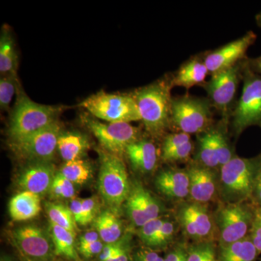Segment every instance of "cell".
Segmentation results:
<instances>
[{
    "mask_svg": "<svg viewBox=\"0 0 261 261\" xmlns=\"http://www.w3.org/2000/svg\"><path fill=\"white\" fill-rule=\"evenodd\" d=\"M62 111V107L38 104L20 94L10 118V142L22 140L54 124Z\"/></svg>",
    "mask_w": 261,
    "mask_h": 261,
    "instance_id": "1",
    "label": "cell"
},
{
    "mask_svg": "<svg viewBox=\"0 0 261 261\" xmlns=\"http://www.w3.org/2000/svg\"><path fill=\"white\" fill-rule=\"evenodd\" d=\"M174 231L175 228L173 223L165 221L164 224L154 239L152 247L166 246L172 240Z\"/></svg>",
    "mask_w": 261,
    "mask_h": 261,
    "instance_id": "37",
    "label": "cell"
},
{
    "mask_svg": "<svg viewBox=\"0 0 261 261\" xmlns=\"http://www.w3.org/2000/svg\"><path fill=\"white\" fill-rule=\"evenodd\" d=\"M82 120L103 148L116 155L126 152L127 147L138 140V128L129 123H102L87 114Z\"/></svg>",
    "mask_w": 261,
    "mask_h": 261,
    "instance_id": "5",
    "label": "cell"
},
{
    "mask_svg": "<svg viewBox=\"0 0 261 261\" xmlns=\"http://www.w3.org/2000/svg\"><path fill=\"white\" fill-rule=\"evenodd\" d=\"M41 210L42 206L40 196L33 192H20L10 200V216L15 221L32 219L39 214Z\"/></svg>",
    "mask_w": 261,
    "mask_h": 261,
    "instance_id": "19",
    "label": "cell"
},
{
    "mask_svg": "<svg viewBox=\"0 0 261 261\" xmlns=\"http://www.w3.org/2000/svg\"><path fill=\"white\" fill-rule=\"evenodd\" d=\"M250 240L256 247L257 252H261V214L257 212L254 216L250 228Z\"/></svg>",
    "mask_w": 261,
    "mask_h": 261,
    "instance_id": "40",
    "label": "cell"
},
{
    "mask_svg": "<svg viewBox=\"0 0 261 261\" xmlns=\"http://www.w3.org/2000/svg\"><path fill=\"white\" fill-rule=\"evenodd\" d=\"M126 201L127 214L135 226L142 227L148 221H151L135 187L130 190L129 195Z\"/></svg>",
    "mask_w": 261,
    "mask_h": 261,
    "instance_id": "28",
    "label": "cell"
},
{
    "mask_svg": "<svg viewBox=\"0 0 261 261\" xmlns=\"http://www.w3.org/2000/svg\"><path fill=\"white\" fill-rule=\"evenodd\" d=\"M254 65H255V69H256L257 71L260 73L261 75V56L254 61Z\"/></svg>",
    "mask_w": 261,
    "mask_h": 261,
    "instance_id": "49",
    "label": "cell"
},
{
    "mask_svg": "<svg viewBox=\"0 0 261 261\" xmlns=\"http://www.w3.org/2000/svg\"><path fill=\"white\" fill-rule=\"evenodd\" d=\"M128 241L126 238L121 239L114 243L106 244L103 247L102 252L98 256L97 261H106L121 251L128 246Z\"/></svg>",
    "mask_w": 261,
    "mask_h": 261,
    "instance_id": "36",
    "label": "cell"
},
{
    "mask_svg": "<svg viewBox=\"0 0 261 261\" xmlns=\"http://www.w3.org/2000/svg\"><path fill=\"white\" fill-rule=\"evenodd\" d=\"M135 187L149 219L150 220L158 219L161 214V208L159 201L156 200L153 196L151 195L150 192L147 191L143 187L136 185Z\"/></svg>",
    "mask_w": 261,
    "mask_h": 261,
    "instance_id": "31",
    "label": "cell"
},
{
    "mask_svg": "<svg viewBox=\"0 0 261 261\" xmlns=\"http://www.w3.org/2000/svg\"><path fill=\"white\" fill-rule=\"evenodd\" d=\"M182 226L195 240H207L213 232V222L207 209L198 202L183 206L179 212Z\"/></svg>",
    "mask_w": 261,
    "mask_h": 261,
    "instance_id": "14",
    "label": "cell"
},
{
    "mask_svg": "<svg viewBox=\"0 0 261 261\" xmlns=\"http://www.w3.org/2000/svg\"><path fill=\"white\" fill-rule=\"evenodd\" d=\"M89 147L87 137L76 132L61 134L58 142V151L65 162L80 159Z\"/></svg>",
    "mask_w": 261,
    "mask_h": 261,
    "instance_id": "21",
    "label": "cell"
},
{
    "mask_svg": "<svg viewBox=\"0 0 261 261\" xmlns=\"http://www.w3.org/2000/svg\"><path fill=\"white\" fill-rule=\"evenodd\" d=\"M132 261H164V259L154 250L142 248L132 255Z\"/></svg>",
    "mask_w": 261,
    "mask_h": 261,
    "instance_id": "42",
    "label": "cell"
},
{
    "mask_svg": "<svg viewBox=\"0 0 261 261\" xmlns=\"http://www.w3.org/2000/svg\"><path fill=\"white\" fill-rule=\"evenodd\" d=\"M82 209L85 226L97 218L98 210H99V203L97 199L94 197L91 198L82 199Z\"/></svg>",
    "mask_w": 261,
    "mask_h": 261,
    "instance_id": "38",
    "label": "cell"
},
{
    "mask_svg": "<svg viewBox=\"0 0 261 261\" xmlns=\"http://www.w3.org/2000/svg\"><path fill=\"white\" fill-rule=\"evenodd\" d=\"M255 161L233 158L221 166V181L225 190L235 198L249 197L255 186Z\"/></svg>",
    "mask_w": 261,
    "mask_h": 261,
    "instance_id": "9",
    "label": "cell"
},
{
    "mask_svg": "<svg viewBox=\"0 0 261 261\" xmlns=\"http://www.w3.org/2000/svg\"><path fill=\"white\" fill-rule=\"evenodd\" d=\"M106 261H132L129 245Z\"/></svg>",
    "mask_w": 261,
    "mask_h": 261,
    "instance_id": "47",
    "label": "cell"
},
{
    "mask_svg": "<svg viewBox=\"0 0 261 261\" xmlns=\"http://www.w3.org/2000/svg\"><path fill=\"white\" fill-rule=\"evenodd\" d=\"M208 72L205 62L194 60L184 65L178 70L173 84L187 89L191 88L193 86L202 83Z\"/></svg>",
    "mask_w": 261,
    "mask_h": 261,
    "instance_id": "24",
    "label": "cell"
},
{
    "mask_svg": "<svg viewBox=\"0 0 261 261\" xmlns=\"http://www.w3.org/2000/svg\"><path fill=\"white\" fill-rule=\"evenodd\" d=\"M260 214H261V211H260Z\"/></svg>",
    "mask_w": 261,
    "mask_h": 261,
    "instance_id": "53",
    "label": "cell"
},
{
    "mask_svg": "<svg viewBox=\"0 0 261 261\" xmlns=\"http://www.w3.org/2000/svg\"><path fill=\"white\" fill-rule=\"evenodd\" d=\"M11 240L22 259L41 261L56 258L51 238L37 226H24L15 228L11 233Z\"/></svg>",
    "mask_w": 261,
    "mask_h": 261,
    "instance_id": "10",
    "label": "cell"
},
{
    "mask_svg": "<svg viewBox=\"0 0 261 261\" xmlns=\"http://www.w3.org/2000/svg\"><path fill=\"white\" fill-rule=\"evenodd\" d=\"M80 106L94 118L108 123H130L141 121L138 106L133 96L100 91L84 99Z\"/></svg>",
    "mask_w": 261,
    "mask_h": 261,
    "instance_id": "3",
    "label": "cell"
},
{
    "mask_svg": "<svg viewBox=\"0 0 261 261\" xmlns=\"http://www.w3.org/2000/svg\"><path fill=\"white\" fill-rule=\"evenodd\" d=\"M191 141L168 152H163V158L166 161H178L187 159L192 153Z\"/></svg>",
    "mask_w": 261,
    "mask_h": 261,
    "instance_id": "35",
    "label": "cell"
},
{
    "mask_svg": "<svg viewBox=\"0 0 261 261\" xmlns=\"http://www.w3.org/2000/svg\"><path fill=\"white\" fill-rule=\"evenodd\" d=\"M99 238H99L97 231H88V232L84 233L81 237L79 247L87 246V245H90L94 242L98 241V240H99Z\"/></svg>",
    "mask_w": 261,
    "mask_h": 261,
    "instance_id": "45",
    "label": "cell"
},
{
    "mask_svg": "<svg viewBox=\"0 0 261 261\" xmlns=\"http://www.w3.org/2000/svg\"><path fill=\"white\" fill-rule=\"evenodd\" d=\"M258 21L260 22V23L261 25V14L260 15H259Z\"/></svg>",
    "mask_w": 261,
    "mask_h": 261,
    "instance_id": "52",
    "label": "cell"
},
{
    "mask_svg": "<svg viewBox=\"0 0 261 261\" xmlns=\"http://www.w3.org/2000/svg\"><path fill=\"white\" fill-rule=\"evenodd\" d=\"M16 75H3L0 80V107L6 110L16 90Z\"/></svg>",
    "mask_w": 261,
    "mask_h": 261,
    "instance_id": "30",
    "label": "cell"
},
{
    "mask_svg": "<svg viewBox=\"0 0 261 261\" xmlns=\"http://www.w3.org/2000/svg\"><path fill=\"white\" fill-rule=\"evenodd\" d=\"M199 156L202 163L207 168L219 166L216 145L214 142V132H207L200 138Z\"/></svg>",
    "mask_w": 261,
    "mask_h": 261,
    "instance_id": "29",
    "label": "cell"
},
{
    "mask_svg": "<svg viewBox=\"0 0 261 261\" xmlns=\"http://www.w3.org/2000/svg\"><path fill=\"white\" fill-rule=\"evenodd\" d=\"M133 97L146 129L154 135L163 133L171 119L172 99L168 84H150L137 90Z\"/></svg>",
    "mask_w": 261,
    "mask_h": 261,
    "instance_id": "2",
    "label": "cell"
},
{
    "mask_svg": "<svg viewBox=\"0 0 261 261\" xmlns=\"http://www.w3.org/2000/svg\"><path fill=\"white\" fill-rule=\"evenodd\" d=\"M187 261H217L214 247L208 243L195 245L187 253Z\"/></svg>",
    "mask_w": 261,
    "mask_h": 261,
    "instance_id": "32",
    "label": "cell"
},
{
    "mask_svg": "<svg viewBox=\"0 0 261 261\" xmlns=\"http://www.w3.org/2000/svg\"><path fill=\"white\" fill-rule=\"evenodd\" d=\"M61 135V126L58 121L25 138L10 142V147L20 159L33 163L49 162L58 149Z\"/></svg>",
    "mask_w": 261,
    "mask_h": 261,
    "instance_id": "6",
    "label": "cell"
},
{
    "mask_svg": "<svg viewBox=\"0 0 261 261\" xmlns=\"http://www.w3.org/2000/svg\"><path fill=\"white\" fill-rule=\"evenodd\" d=\"M165 221L158 219L151 220L143 226L140 227L139 231V236L142 241L147 246L152 247L153 245L154 239L157 236L158 233L162 227Z\"/></svg>",
    "mask_w": 261,
    "mask_h": 261,
    "instance_id": "33",
    "label": "cell"
},
{
    "mask_svg": "<svg viewBox=\"0 0 261 261\" xmlns=\"http://www.w3.org/2000/svg\"><path fill=\"white\" fill-rule=\"evenodd\" d=\"M190 135L181 132L167 136L163 142V152H168L190 142Z\"/></svg>",
    "mask_w": 261,
    "mask_h": 261,
    "instance_id": "39",
    "label": "cell"
},
{
    "mask_svg": "<svg viewBox=\"0 0 261 261\" xmlns=\"http://www.w3.org/2000/svg\"><path fill=\"white\" fill-rule=\"evenodd\" d=\"M240 70L238 65L213 73L206 85V90L216 107L225 109L232 101L239 84Z\"/></svg>",
    "mask_w": 261,
    "mask_h": 261,
    "instance_id": "13",
    "label": "cell"
},
{
    "mask_svg": "<svg viewBox=\"0 0 261 261\" xmlns=\"http://www.w3.org/2000/svg\"><path fill=\"white\" fill-rule=\"evenodd\" d=\"M211 112L207 100L183 97L172 99L171 120L187 135L203 132L210 124Z\"/></svg>",
    "mask_w": 261,
    "mask_h": 261,
    "instance_id": "7",
    "label": "cell"
},
{
    "mask_svg": "<svg viewBox=\"0 0 261 261\" xmlns=\"http://www.w3.org/2000/svg\"><path fill=\"white\" fill-rule=\"evenodd\" d=\"M257 250L250 238L228 244L222 247L221 261H255Z\"/></svg>",
    "mask_w": 261,
    "mask_h": 261,
    "instance_id": "25",
    "label": "cell"
},
{
    "mask_svg": "<svg viewBox=\"0 0 261 261\" xmlns=\"http://www.w3.org/2000/svg\"><path fill=\"white\" fill-rule=\"evenodd\" d=\"M0 261H15V260L13 257L8 256V255H3Z\"/></svg>",
    "mask_w": 261,
    "mask_h": 261,
    "instance_id": "50",
    "label": "cell"
},
{
    "mask_svg": "<svg viewBox=\"0 0 261 261\" xmlns=\"http://www.w3.org/2000/svg\"><path fill=\"white\" fill-rule=\"evenodd\" d=\"M252 218L250 211L240 204H229L220 211L219 224L221 239L224 245L245 238Z\"/></svg>",
    "mask_w": 261,
    "mask_h": 261,
    "instance_id": "11",
    "label": "cell"
},
{
    "mask_svg": "<svg viewBox=\"0 0 261 261\" xmlns=\"http://www.w3.org/2000/svg\"><path fill=\"white\" fill-rule=\"evenodd\" d=\"M59 173L72 183L82 185L89 179L92 169L88 163L79 159L65 162Z\"/></svg>",
    "mask_w": 261,
    "mask_h": 261,
    "instance_id": "27",
    "label": "cell"
},
{
    "mask_svg": "<svg viewBox=\"0 0 261 261\" xmlns=\"http://www.w3.org/2000/svg\"><path fill=\"white\" fill-rule=\"evenodd\" d=\"M187 173L192 199L198 203L209 202L216 192V181L212 171L207 168L193 167Z\"/></svg>",
    "mask_w": 261,
    "mask_h": 261,
    "instance_id": "17",
    "label": "cell"
},
{
    "mask_svg": "<svg viewBox=\"0 0 261 261\" xmlns=\"http://www.w3.org/2000/svg\"><path fill=\"white\" fill-rule=\"evenodd\" d=\"M56 178L61 185L63 198H73L75 196V187L73 183L65 178L61 173H56Z\"/></svg>",
    "mask_w": 261,
    "mask_h": 261,
    "instance_id": "43",
    "label": "cell"
},
{
    "mask_svg": "<svg viewBox=\"0 0 261 261\" xmlns=\"http://www.w3.org/2000/svg\"><path fill=\"white\" fill-rule=\"evenodd\" d=\"M45 207L51 224L58 225L76 236V222L69 207L51 202H48Z\"/></svg>",
    "mask_w": 261,
    "mask_h": 261,
    "instance_id": "26",
    "label": "cell"
},
{
    "mask_svg": "<svg viewBox=\"0 0 261 261\" xmlns=\"http://www.w3.org/2000/svg\"><path fill=\"white\" fill-rule=\"evenodd\" d=\"M255 39L256 35L253 32H247L243 37L212 51L204 61L209 72L216 73L236 65Z\"/></svg>",
    "mask_w": 261,
    "mask_h": 261,
    "instance_id": "12",
    "label": "cell"
},
{
    "mask_svg": "<svg viewBox=\"0 0 261 261\" xmlns=\"http://www.w3.org/2000/svg\"><path fill=\"white\" fill-rule=\"evenodd\" d=\"M187 253L181 249L173 250L168 254L164 261H187Z\"/></svg>",
    "mask_w": 261,
    "mask_h": 261,
    "instance_id": "46",
    "label": "cell"
},
{
    "mask_svg": "<svg viewBox=\"0 0 261 261\" xmlns=\"http://www.w3.org/2000/svg\"><path fill=\"white\" fill-rule=\"evenodd\" d=\"M53 165L49 162H34L22 171L18 184L23 191L42 195L50 190L56 177Z\"/></svg>",
    "mask_w": 261,
    "mask_h": 261,
    "instance_id": "15",
    "label": "cell"
},
{
    "mask_svg": "<svg viewBox=\"0 0 261 261\" xmlns=\"http://www.w3.org/2000/svg\"><path fill=\"white\" fill-rule=\"evenodd\" d=\"M50 232L56 256L70 261H82L76 249L75 236L73 233L51 223Z\"/></svg>",
    "mask_w": 261,
    "mask_h": 261,
    "instance_id": "20",
    "label": "cell"
},
{
    "mask_svg": "<svg viewBox=\"0 0 261 261\" xmlns=\"http://www.w3.org/2000/svg\"><path fill=\"white\" fill-rule=\"evenodd\" d=\"M255 190H256L257 197L261 201V173L259 175L256 179V182H255Z\"/></svg>",
    "mask_w": 261,
    "mask_h": 261,
    "instance_id": "48",
    "label": "cell"
},
{
    "mask_svg": "<svg viewBox=\"0 0 261 261\" xmlns=\"http://www.w3.org/2000/svg\"><path fill=\"white\" fill-rule=\"evenodd\" d=\"M98 177V190L111 207L118 208L130 193L126 166L116 154L102 152Z\"/></svg>",
    "mask_w": 261,
    "mask_h": 261,
    "instance_id": "4",
    "label": "cell"
},
{
    "mask_svg": "<svg viewBox=\"0 0 261 261\" xmlns=\"http://www.w3.org/2000/svg\"><path fill=\"white\" fill-rule=\"evenodd\" d=\"M155 186L161 193L173 199H182L190 193L188 173L181 170H166L155 178Z\"/></svg>",
    "mask_w": 261,
    "mask_h": 261,
    "instance_id": "16",
    "label": "cell"
},
{
    "mask_svg": "<svg viewBox=\"0 0 261 261\" xmlns=\"http://www.w3.org/2000/svg\"><path fill=\"white\" fill-rule=\"evenodd\" d=\"M132 166L137 171L147 173L153 171L158 162L157 149L148 140H137L126 150Z\"/></svg>",
    "mask_w": 261,
    "mask_h": 261,
    "instance_id": "18",
    "label": "cell"
},
{
    "mask_svg": "<svg viewBox=\"0 0 261 261\" xmlns=\"http://www.w3.org/2000/svg\"><path fill=\"white\" fill-rule=\"evenodd\" d=\"M233 125L238 134L247 127L261 126V75L250 73L245 78L243 94L233 112Z\"/></svg>",
    "mask_w": 261,
    "mask_h": 261,
    "instance_id": "8",
    "label": "cell"
},
{
    "mask_svg": "<svg viewBox=\"0 0 261 261\" xmlns=\"http://www.w3.org/2000/svg\"><path fill=\"white\" fill-rule=\"evenodd\" d=\"M104 246L102 240H99L87 246L79 247L78 251L85 258H92V257L99 256Z\"/></svg>",
    "mask_w": 261,
    "mask_h": 261,
    "instance_id": "41",
    "label": "cell"
},
{
    "mask_svg": "<svg viewBox=\"0 0 261 261\" xmlns=\"http://www.w3.org/2000/svg\"><path fill=\"white\" fill-rule=\"evenodd\" d=\"M94 226L103 243H114L121 239V221L112 211H105L98 215L94 219Z\"/></svg>",
    "mask_w": 261,
    "mask_h": 261,
    "instance_id": "22",
    "label": "cell"
},
{
    "mask_svg": "<svg viewBox=\"0 0 261 261\" xmlns=\"http://www.w3.org/2000/svg\"><path fill=\"white\" fill-rule=\"evenodd\" d=\"M22 260H23V261H31V260H25V259H22ZM41 261H57V260H56V258H53V259H51V260H41Z\"/></svg>",
    "mask_w": 261,
    "mask_h": 261,
    "instance_id": "51",
    "label": "cell"
},
{
    "mask_svg": "<svg viewBox=\"0 0 261 261\" xmlns=\"http://www.w3.org/2000/svg\"><path fill=\"white\" fill-rule=\"evenodd\" d=\"M69 208L76 224L85 226L82 209V199H73L70 202Z\"/></svg>",
    "mask_w": 261,
    "mask_h": 261,
    "instance_id": "44",
    "label": "cell"
},
{
    "mask_svg": "<svg viewBox=\"0 0 261 261\" xmlns=\"http://www.w3.org/2000/svg\"><path fill=\"white\" fill-rule=\"evenodd\" d=\"M214 142L219 166H223L231 159V153L224 136L219 132H214Z\"/></svg>",
    "mask_w": 261,
    "mask_h": 261,
    "instance_id": "34",
    "label": "cell"
},
{
    "mask_svg": "<svg viewBox=\"0 0 261 261\" xmlns=\"http://www.w3.org/2000/svg\"><path fill=\"white\" fill-rule=\"evenodd\" d=\"M18 54L8 29L3 28L0 37V72L3 75H16Z\"/></svg>",
    "mask_w": 261,
    "mask_h": 261,
    "instance_id": "23",
    "label": "cell"
}]
</instances>
